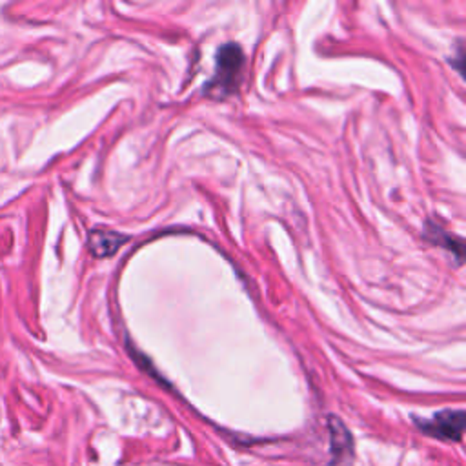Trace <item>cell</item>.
Returning <instances> with one entry per match:
<instances>
[{"label":"cell","mask_w":466,"mask_h":466,"mask_svg":"<svg viewBox=\"0 0 466 466\" xmlns=\"http://www.w3.org/2000/svg\"><path fill=\"white\" fill-rule=\"evenodd\" d=\"M242 67H244L242 49L233 42L224 44L217 53L215 76L208 84V87L213 89L218 96H226L233 93L240 82Z\"/></svg>","instance_id":"1"},{"label":"cell","mask_w":466,"mask_h":466,"mask_svg":"<svg viewBox=\"0 0 466 466\" xmlns=\"http://www.w3.org/2000/svg\"><path fill=\"white\" fill-rule=\"evenodd\" d=\"M417 426L426 435L441 441L457 442L464 431V411L462 410H442L430 419L417 420Z\"/></svg>","instance_id":"2"},{"label":"cell","mask_w":466,"mask_h":466,"mask_svg":"<svg viewBox=\"0 0 466 466\" xmlns=\"http://www.w3.org/2000/svg\"><path fill=\"white\" fill-rule=\"evenodd\" d=\"M329 451L333 466H348L353 455V441L348 428L337 417H329Z\"/></svg>","instance_id":"3"},{"label":"cell","mask_w":466,"mask_h":466,"mask_svg":"<svg viewBox=\"0 0 466 466\" xmlns=\"http://www.w3.org/2000/svg\"><path fill=\"white\" fill-rule=\"evenodd\" d=\"M127 240V237L115 233V231H106V229H95L89 235L87 240V248L95 257H109L113 255L124 242Z\"/></svg>","instance_id":"4"},{"label":"cell","mask_w":466,"mask_h":466,"mask_svg":"<svg viewBox=\"0 0 466 466\" xmlns=\"http://www.w3.org/2000/svg\"><path fill=\"white\" fill-rule=\"evenodd\" d=\"M424 235H426V238L431 240L433 244L442 246L444 249L455 253V257H457L459 262L462 260V240H461V238H455L453 235L446 233L444 229H441L439 226H435V224H431V222L428 224V229H426Z\"/></svg>","instance_id":"5"}]
</instances>
